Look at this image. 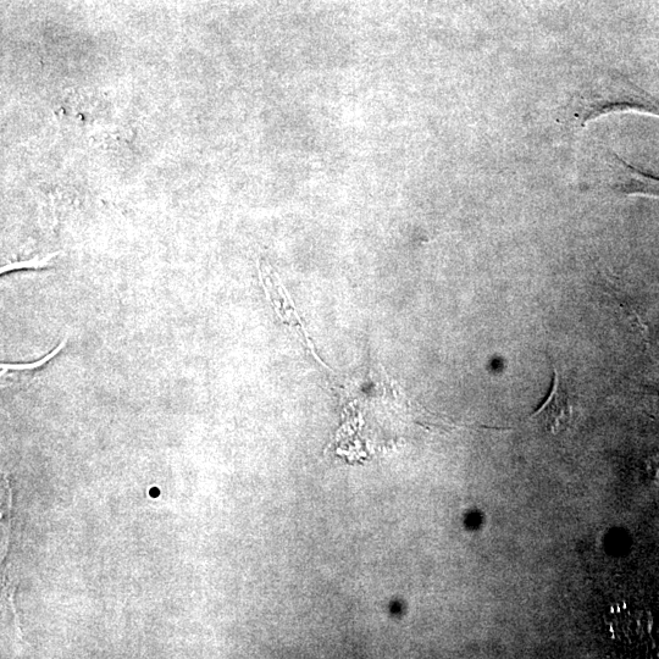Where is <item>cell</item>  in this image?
Listing matches in <instances>:
<instances>
[{
  "mask_svg": "<svg viewBox=\"0 0 659 659\" xmlns=\"http://www.w3.org/2000/svg\"><path fill=\"white\" fill-rule=\"evenodd\" d=\"M53 256H49L47 259H41V260H29V262L26 263H13L7 265V267L2 268V273H5V271H10L13 269H20V268H41L44 267V265H47V262L49 259H51Z\"/></svg>",
  "mask_w": 659,
  "mask_h": 659,
  "instance_id": "cell-5",
  "label": "cell"
},
{
  "mask_svg": "<svg viewBox=\"0 0 659 659\" xmlns=\"http://www.w3.org/2000/svg\"><path fill=\"white\" fill-rule=\"evenodd\" d=\"M66 342H68V339H65L62 343H60V345L57 348H55V350L52 353H49L47 357H44L43 359H41V361H38L36 363H32V364H13V365H11V364H2L3 373H4V371L10 370V369H13V370H15V369L16 370H25V369L31 370V369L41 367V365L46 364L47 362L51 361V359L53 357L57 356V354L60 351H62V348L65 347Z\"/></svg>",
  "mask_w": 659,
  "mask_h": 659,
  "instance_id": "cell-4",
  "label": "cell"
},
{
  "mask_svg": "<svg viewBox=\"0 0 659 659\" xmlns=\"http://www.w3.org/2000/svg\"><path fill=\"white\" fill-rule=\"evenodd\" d=\"M608 186L624 196L659 198V179L642 173L616 153L609 151L607 158Z\"/></svg>",
  "mask_w": 659,
  "mask_h": 659,
  "instance_id": "cell-2",
  "label": "cell"
},
{
  "mask_svg": "<svg viewBox=\"0 0 659 659\" xmlns=\"http://www.w3.org/2000/svg\"><path fill=\"white\" fill-rule=\"evenodd\" d=\"M613 113L646 114L659 119V99L625 76L597 74L559 110L558 123L578 134L591 121Z\"/></svg>",
  "mask_w": 659,
  "mask_h": 659,
  "instance_id": "cell-1",
  "label": "cell"
},
{
  "mask_svg": "<svg viewBox=\"0 0 659 659\" xmlns=\"http://www.w3.org/2000/svg\"><path fill=\"white\" fill-rule=\"evenodd\" d=\"M573 419V406L566 389L562 384L561 374L553 367V384L550 395L542 406L530 415V420L540 424L547 433L561 434Z\"/></svg>",
  "mask_w": 659,
  "mask_h": 659,
  "instance_id": "cell-3",
  "label": "cell"
}]
</instances>
